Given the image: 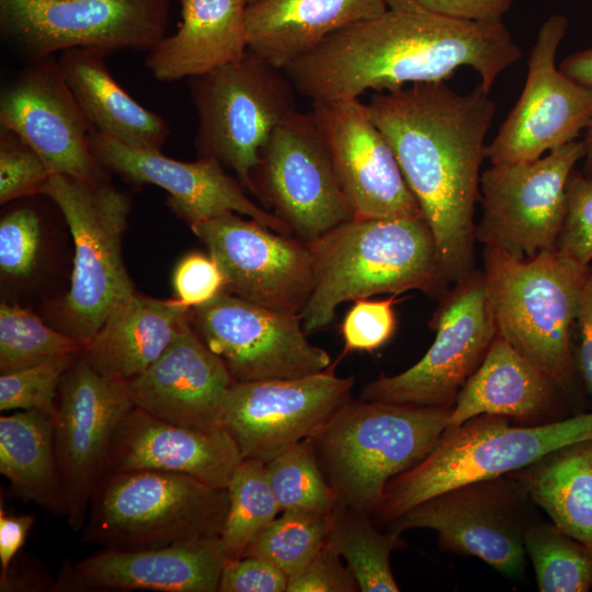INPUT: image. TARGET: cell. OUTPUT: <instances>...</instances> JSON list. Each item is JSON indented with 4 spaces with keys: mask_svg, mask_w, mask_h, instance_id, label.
I'll list each match as a JSON object with an SVG mask.
<instances>
[{
    "mask_svg": "<svg viewBox=\"0 0 592 592\" xmlns=\"http://www.w3.org/2000/svg\"><path fill=\"white\" fill-rule=\"evenodd\" d=\"M39 194L57 205L72 237L70 286L58 311L60 330L86 349L110 312L136 292L122 255L130 198L109 180L65 174H52Z\"/></svg>",
    "mask_w": 592,
    "mask_h": 592,
    "instance_id": "obj_8",
    "label": "cell"
},
{
    "mask_svg": "<svg viewBox=\"0 0 592 592\" xmlns=\"http://www.w3.org/2000/svg\"><path fill=\"white\" fill-rule=\"evenodd\" d=\"M41 219L30 207L7 213L0 221V271L9 278L27 277L41 247Z\"/></svg>",
    "mask_w": 592,
    "mask_h": 592,
    "instance_id": "obj_41",
    "label": "cell"
},
{
    "mask_svg": "<svg viewBox=\"0 0 592 592\" xmlns=\"http://www.w3.org/2000/svg\"><path fill=\"white\" fill-rule=\"evenodd\" d=\"M266 470L281 512L331 514L338 505L335 492L321 470L310 439L269 460Z\"/></svg>",
    "mask_w": 592,
    "mask_h": 592,
    "instance_id": "obj_36",
    "label": "cell"
},
{
    "mask_svg": "<svg viewBox=\"0 0 592 592\" xmlns=\"http://www.w3.org/2000/svg\"><path fill=\"white\" fill-rule=\"evenodd\" d=\"M190 228L220 267L227 292L257 305L300 315L315 282L308 244L236 213Z\"/></svg>",
    "mask_w": 592,
    "mask_h": 592,
    "instance_id": "obj_19",
    "label": "cell"
},
{
    "mask_svg": "<svg viewBox=\"0 0 592 592\" xmlns=\"http://www.w3.org/2000/svg\"><path fill=\"white\" fill-rule=\"evenodd\" d=\"M90 146L107 172L134 184H153L167 191L168 206L189 226L236 213L292 236L277 216L253 202L239 180L213 158L181 161L169 158L161 149L132 147L95 130Z\"/></svg>",
    "mask_w": 592,
    "mask_h": 592,
    "instance_id": "obj_22",
    "label": "cell"
},
{
    "mask_svg": "<svg viewBox=\"0 0 592 592\" xmlns=\"http://www.w3.org/2000/svg\"><path fill=\"white\" fill-rule=\"evenodd\" d=\"M396 294L388 298H360L349 309L340 327L344 354L349 352H374L384 346L397 327L395 312Z\"/></svg>",
    "mask_w": 592,
    "mask_h": 592,
    "instance_id": "obj_42",
    "label": "cell"
},
{
    "mask_svg": "<svg viewBox=\"0 0 592 592\" xmlns=\"http://www.w3.org/2000/svg\"><path fill=\"white\" fill-rule=\"evenodd\" d=\"M174 297L189 309L204 306L226 291L225 277L207 252L185 254L172 273Z\"/></svg>",
    "mask_w": 592,
    "mask_h": 592,
    "instance_id": "obj_44",
    "label": "cell"
},
{
    "mask_svg": "<svg viewBox=\"0 0 592 592\" xmlns=\"http://www.w3.org/2000/svg\"><path fill=\"white\" fill-rule=\"evenodd\" d=\"M310 113L355 218L423 216L367 104L358 99L315 101Z\"/></svg>",
    "mask_w": 592,
    "mask_h": 592,
    "instance_id": "obj_20",
    "label": "cell"
},
{
    "mask_svg": "<svg viewBox=\"0 0 592 592\" xmlns=\"http://www.w3.org/2000/svg\"><path fill=\"white\" fill-rule=\"evenodd\" d=\"M440 14L477 22H497L508 13L513 0H417Z\"/></svg>",
    "mask_w": 592,
    "mask_h": 592,
    "instance_id": "obj_47",
    "label": "cell"
},
{
    "mask_svg": "<svg viewBox=\"0 0 592 592\" xmlns=\"http://www.w3.org/2000/svg\"><path fill=\"white\" fill-rule=\"evenodd\" d=\"M436 241L455 284L475 270V209L496 103L480 84L458 93L446 81L374 92L367 103Z\"/></svg>",
    "mask_w": 592,
    "mask_h": 592,
    "instance_id": "obj_2",
    "label": "cell"
},
{
    "mask_svg": "<svg viewBox=\"0 0 592 592\" xmlns=\"http://www.w3.org/2000/svg\"><path fill=\"white\" fill-rule=\"evenodd\" d=\"M105 53L71 48L57 62L94 130L137 148L162 149L170 135L166 119L144 107L110 72Z\"/></svg>",
    "mask_w": 592,
    "mask_h": 592,
    "instance_id": "obj_30",
    "label": "cell"
},
{
    "mask_svg": "<svg viewBox=\"0 0 592 592\" xmlns=\"http://www.w3.org/2000/svg\"><path fill=\"white\" fill-rule=\"evenodd\" d=\"M242 459L237 443L223 428H187L133 407L115 430L105 474L160 470L227 489Z\"/></svg>",
    "mask_w": 592,
    "mask_h": 592,
    "instance_id": "obj_24",
    "label": "cell"
},
{
    "mask_svg": "<svg viewBox=\"0 0 592 592\" xmlns=\"http://www.w3.org/2000/svg\"><path fill=\"white\" fill-rule=\"evenodd\" d=\"M330 516L306 511L281 512L253 538L243 556L263 559L291 577L325 545Z\"/></svg>",
    "mask_w": 592,
    "mask_h": 592,
    "instance_id": "obj_38",
    "label": "cell"
},
{
    "mask_svg": "<svg viewBox=\"0 0 592 592\" xmlns=\"http://www.w3.org/2000/svg\"><path fill=\"white\" fill-rule=\"evenodd\" d=\"M569 26L551 14L538 30L528 56L522 93L486 147L491 164L533 161L574 139L592 116V89L567 77L556 53Z\"/></svg>",
    "mask_w": 592,
    "mask_h": 592,
    "instance_id": "obj_18",
    "label": "cell"
},
{
    "mask_svg": "<svg viewBox=\"0 0 592 592\" xmlns=\"http://www.w3.org/2000/svg\"><path fill=\"white\" fill-rule=\"evenodd\" d=\"M559 69L577 83L592 89V47L567 56Z\"/></svg>",
    "mask_w": 592,
    "mask_h": 592,
    "instance_id": "obj_50",
    "label": "cell"
},
{
    "mask_svg": "<svg viewBox=\"0 0 592 592\" xmlns=\"http://www.w3.org/2000/svg\"><path fill=\"white\" fill-rule=\"evenodd\" d=\"M327 544L345 560L362 592H398L390 555L403 547L400 534L376 526L371 514L339 504L330 516Z\"/></svg>",
    "mask_w": 592,
    "mask_h": 592,
    "instance_id": "obj_33",
    "label": "cell"
},
{
    "mask_svg": "<svg viewBox=\"0 0 592 592\" xmlns=\"http://www.w3.org/2000/svg\"><path fill=\"white\" fill-rule=\"evenodd\" d=\"M561 395L540 368L497 333L460 389L447 428L486 413L506 417L519 425L556 422L565 419Z\"/></svg>",
    "mask_w": 592,
    "mask_h": 592,
    "instance_id": "obj_26",
    "label": "cell"
},
{
    "mask_svg": "<svg viewBox=\"0 0 592 592\" xmlns=\"http://www.w3.org/2000/svg\"><path fill=\"white\" fill-rule=\"evenodd\" d=\"M247 5H251L260 0H243Z\"/></svg>",
    "mask_w": 592,
    "mask_h": 592,
    "instance_id": "obj_52",
    "label": "cell"
},
{
    "mask_svg": "<svg viewBox=\"0 0 592 592\" xmlns=\"http://www.w3.org/2000/svg\"><path fill=\"white\" fill-rule=\"evenodd\" d=\"M35 517L31 514H8L3 506L0 509V587L9 574L16 554L25 543Z\"/></svg>",
    "mask_w": 592,
    "mask_h": 592,
    "instance_id": "obj_49",
    "label": "cell"
},
{
    "mask_svg": "<svg viewBox=\"0 0 592 592\" xmlns=\"http://www.w3.org/2000/svg\"><path fill=\"white\" fill-rule=\"evenodd\" d=\"M308 246L315 282L300 312L307 334L330 326L344 301L407 291L440 300L449 291L423 216L353 217Z\"/></svg>",
    "mask_w": 592,
    "mask_h": 592,
    "instance_id": "obj_3",
    "label": "cell"
},
{
    "mask_svg": "<svg viewBox=\"0 0 592 592\" xmlns=\"http://www.w3.org/2000/svg\"><path fill=\"white\" fill-rule=\"evenodd\" d=\"M585 440H592V412L542 425L513 424L497 414L476 415L446 428L420 463L388 481L373 520L387 526L433 496L506 476L549 452Z\"/></svg>",
    "mask_w": 592,
    "mask_h": 592,
    "instance_id": "obj_6",
    "label": "cell"
},
{
    "mask_svg": "<svg viewBox=\"0 0 592 592\" xmlns=\"http://www.w3.org/2000/svg\"><path fill=\"white\" fill-rule=\"evenodd\" d=\"M585 134L583 141L584 155H583V167L581 172L587 177L592 179V116L589 123L585 126Z\"/></svg>",
    "mask_w": 592,
    "mask_h": 592,
    "instance_id": "obj_51",
    "label": "cell"
},
{
    "mask_svg": "<svg viewBox=\"0 0 592 592\" xmlns=\"http://www.w3.org/2000/svg\"><path fill=\"white\" fill-rule=\"evenodd\" d=\"M228 559L219 537L164 547L102 548L62 572L60 590L218 592Z\"/></svg>",
    "mask_w": 592,
    "mask_h": 592,
    "instance_id": "obj_23",
    "label": "cell"
},
{
    "mask_svg": "<svg viewBox=\"0 0 592 592\" xmlns=\"http://www.w3.org/2000/svg\"><path fill=\"white\" fill-rule=\"evenodd\" d=\"M556 250L583 266L592 262V179L572 171L567 187V207Z\"/></svg>",
    "mask_w": 592,
    "mask_h": 592,
    "instance_id": "obj_43",
    "label": "cell"
},
{
    "mask_svg": "<svg viewBox=\"0 0 592 592\" xmlns=\"http://www.w3.org/2000/svg\"><path fill=\"white\" fill-rule=\"evenodd\" d=\"M133 407L126 383L100 374L82 354L61 380L53 417L54 445L65 519L73 532L84 527L115 430Z\"/></svg>",
    "mask_w": 592,
    "mask_h": 592,
    "instance_id": "obj_17",
    "label": "cell"
},
{
    "mask_svg": "<svg viewBox=\"0 0 592 592\" xmlns=\"http://www.w3.org/2000/svg\"><path fill=\"white\" fill-rule=\"evenodd\" d=\"M341 557L327 544L288 577L286 592H355L358 584Z\"/></svg>",
    "mask_w": 592,
    "mask_h": 592,
    "instance_id": "obj_45",
    "label": "cell"
},
{
    "mask_svg": "<svg viewBox=\"0 0 592 592\" xmlns=\"http://www.w3.org/2000/svg\"><path fill=\"white\" fill-rule=\"evenodd\" d=\"M525 553L540 592H588L592 588V548L553 522L532 521L525 530Z\"/></svg>",
    "mask_w": 592,
    "mask_h": 592,
    "instance_id": "obj_35",
    "label": "cell"
},
{
    "mask_svg": "<svg viewBox=\"0 0 592 592\" xmlns=\"http://www.w3.org/2000/svg\"><path fill=\"white\" fill-rule=\"evenodd\" d=\"M168 21L169 0H0L1 34L32 61L71 48L149 52Z\"/></svg>",
    "mask_w": 592,
    "mask_h": 592,
    "instance_id": "obj_11",
    "label": "cell"
},
{
    "mask_svg": "<svg viewBox=\"0 0 592 592\" xmlns=\"http://www.w3.org/2000/svg\"><path fill=\"white\" fill-rule=\"evenodd\" d=\"M227 489L160 470L105 474L91 499L82 540L111 549L164 547L219 537Z\"/></svg>",
    "mask_w": 592,
    "mask_h": 592,
    "instance_id": "obj_7",
    "label": "cell"
},
{
    "mask_svg": "<svg viewBox=\"0 0 592 592\" xmlns=\"http://www.w3.org/2000/svg\"><path fill=\"white\" fill-rule=\"evenodd\" d=\"M288 577L270 562L243 556L228 558L224 565L218 592H285Z\"/></svg>",
    "mask_w": 592,
    "mask_h": 592,
    "instance_id": "obj_46",
    "label": "cell"
},
{
    "mask_svg": "<svg viewBox=\"0 0 592 592\" xmlns=\"http://www.w3.org/2000/svg\"><path fill=\"white\" fill-rule=\"evenodd\" d=\"M198 125L197 157L213 158L236 173L250 192V175L275 128L297 112L296 89L284 73L248 52L189 78Z\"/></svg>",
    "mask_w": 592,
    "mask_h": 592,
    "instance_id": "obj_9",
    "label": "cell"
},
{
    "mask_svg": "<svg viewBox=\"0 0 592 592\" xmlns=\"http://www.w3.org/2000/svg\"><path fill=\"white\" fill-rule=\"evenodd\" d=\"M250 184L263 207L306 244L354 217L310 112L297 111L275 128L260 151Z\"/></svg>",
    "mask_w": 592,
    "mask_h": 592,
    "instance_id": "obj_13",
    "label": "cell"
},
{
    "mask_svg": "<svg viewBox=\"0 0 592 592\" xmlns=\"http://www.w3.org/2000/svg\"><path fill=\"white\" fill-rule=\"evenodd\" d=\"M429 327L435 339L426 353L406 371L364 385L360 399L453 408L497 335L482 270L476 269L449 288L439 300Z\"/></svg>",
    "mask_w": 592,
    "mask_h": 592,
    "instance_id": "obj_10",
    "label": "cell"
},
{
    "mask_svg": "<svg viewBox=\"0 0 592 592\" xmlns=\"http://www.w3.org/2000/svg\"><path fill=\"white\" fill-rule=\"evenodd\" d=\"M506 476L557 527L592 548V440L549 452Z\"/></svg>",
    "mask_w": 592,
    "mask_h": 592,
    "instance_id": "obj_32",
    "label": "cell"
},
{
    "mask_svg": "<svg viewBox=\"0 0 592 592\" xmlns=\"http://www.w3.org/2000/svg\"><path fill=\"white\" fill-rule=\"evenodd\" d=\"M0 124L44 160L52 174L109 180L94 157V128L66 83L57 58L34 60L1 92Z\"/></svg>",
    "mask_w": 592,
    "mask_h": 592,
    "instance_id": "obj_21",
    "label": "cell"
},
{
    "mask_svg": "<svg viewBox=\"0 0 592 592\" xmlns=\"http://www.w3.org/2000/svg\"><path fill=\"white\" fill-rule=\"evenodd\" d=\"M533 504L522 485L502 476L462 485L414 505L387 525L401 535L412 528L437 533L441 549L474 556L505 577L525 567L524 533Z\"/></svg>",
    "mask_w": 592,
    "mask_h": 592,
    "instance_id": "obj_14",
    "label": "cell"
},
{
    "mask_svg": "<svg viewBox=\"0 0 592 592\" xmlns=\"http://www.w3.org/2000/svg\"><path fill=\"white\" fill-rule=\"evenodd\" d=\"M583 155L582 139H574L536 160L491 164L481 172L477 242L517 259L556 250L568 182Z\"/></svg>",
    "mask_w": 592,
    "mask_h": 592,
    "instance_id": "obj_12",
    "label": "cell"
},
{
    "mask_svg": "<svg viewBox=\"0 0 592 592\" xmlns=\"http://www.w3.org/2000/svg\"><path fill=\"white\" fill-rule=\"evenodd\" d=\"M232 383L224 362L190 325L126 387L134 407L174 424L213 430L221 428L223 402Z\"/></svg>",
    "mask_w": 592,
    "mask_h": 592,
    "instance_id": "obj_25",
    "label": "cell"
},
{
    "mask_svg": "<svg viewBox=\"0 0 592 592\" xmlns=\"http://www.w3.org/2000/svg\"><path fill=\"white\" fill-rule=\"evenodd\" d=\"M354 377L323 372L297 377L234 382L223 402L220 424L243 458L267 463L314 437L351 399Z\"/></svg>",
    "mask_w": 592,
    "mask_h": 592,
    "instance_id": "obj_16",
    "label": "cell"
},
{
    "mask_svg": "<svg viewBox=\"0 0 592 592\" xmlns=\"http://www.w3.org/2000/svg\"><path fill=\"white\" fill-rule=\"evenodd\" d=\"M52 175L41 156L9 129L0 134V203L37 195Z\"/></svg>",
    "mask_w": 592,
    "mask_h": 592,
    "instance_id": "obj_40",
    "label": "cell"
},
{
    "mask_svg": "<svg viewBox=\"0 0 592 592\" xmlns=\"http://www.w3.org/2000/svg\"><path fill=\"white\" fill-rule=\"evenodd\" d=\"M452 409L350 399L310 439L338 503L373 515L388 481L432 451Z\"/></svg>",
    "mask_w": 592,
    "mask_h": 592,
    "instance_id": "obj_4",
    "label": "cell"
},
{
    "mask_svg": "<svg viewBox=\"0 0 592 592\" xmlns=\"http://www.w3.org/2000/svg\"><path fill=\"white\" fill-rule=\"evenodd\" d=\"M190 318L234 382L304 377L331 365L330 355L307 339L299 314L257 305L225 291L190 309Z\"/></svg>",
    "mask_w": 592,
    "mask_h": 592,
    "instance_id": "obj_15",
    "label": "cell"
},
{
    "mask_svg": "<svg viewBox=\"0 0 592 592\" xmlns=\"http://www.w3.org/2000/svg\"><path fill=\"white\" fill-rule=\"evenodd\" d=\"M228 510L219 535L228 558H240L253 538L280 513L266 463L243 458L227 487Z\"/></svg>",
    "mask_w": 592,
    "mask_h": 592,
    "instance_id": "obj_34",
    "label": "cell"
},
{
    "mask_svg": "<svg viewBox=\"0 0 592 592\" xmlns=\"http://www.w3.org/2000/svg\"><path fill=\"white\" fill-rule=\"evenodd\" d=\"M521 56L502 21L455 19L417 0H387L383 13L331 34L283 71L312 102L446 81L460 67L474 69L490 92Z\"/></svg>",
    "mask_w": 592,
    "mask_h": 592,
    "instance_id": "obj_1",
    "label": "cell"
},
{
    "mask_svg": "<svg viewBox=\"0 0 592 592\" xmlns=\"http://www.w3.org/2000/svg\"><path fill=\"white\" fill-rule=\"evenodd\" d=\"M81 354H65L1 374L0 410H38L53 418L61 380Z\"/></svg>",
    "mask_w": 592,
    "mask_h": 592,
    "instance_id": "obj_39",
    "label": "cell"
},
{
    "mask_svg": "<svg viewBox=\"0 0 592 592\" xmlns=\"http://www.w3.org/2000/svg\"><path fill=\"white\" fill-rule=\"evenodd\" d=\"M574 326L579 338L574 354L577 368L592 400V262L581 292Z\"/></svg>",
    "mask_w": 592,
    "mask_h": 592,
    "instance_id": "obj_48",
    "label": "cell"
},
{
    "mask_svg": "<svg viewBox=\"0 0 592 592\" xmlns=\"http://www.w3.org/2000/svg\"><path fill=\"white\" fill-rule=\"evenodd\" d=\"M84 345L46 325L18 304L0 306V373H10L65 354H81Z\"/></svg>",
    "mask_w": 592,
    "mask_h": 592,
    "instance_id": "obj_37",
    "label": "cell"
},
{
    "mask_svg": "<svg viewBox=\"0 0 592 592\" xmlns=\"http://www.w3.org/2000/svg\"><path fill=\"white\" fill-rule=\"evenodd\" d=\"M243 0H182L174 34L148 52L145 65L160 81H177L243 58L248 49Z\"/></svg>",
    "mask_w": 592,
    "mask_h": 592,
    "instance_id": "obj_29",
    "label": "cell"
},
{
    "mask_svg": "<svg viewBox=\"0 0 592 592\" xmlns=\"http://www.w3.org/2000/svg\"><path fill=\"white\" fill-rule=\"evenodd\" d=\"M190 325V309L175 297L135 292L110 312L82 355L100 374L126 383L155 363Z\"/></svg>",
    "mask_w": 592,
    "mask_h": 592,
    "instance_id": "obj_28",
    "label": "cell"
},
{
    "mask_svg": "<svg viewBox=\"0 0 592 592\" xmlns=\"http://www.w3.org/2000/svg\"><path fill=\"white\" fill-rule=\"evenodd\" d=\"M482 257L497 333L568 394L578 374L571 334L590 265L557 250L517 259L483 247Z\"/></svg>",
    "mask_w": 592,
    "mask_h": 592,
    "instance_id": "obj_5",
    "label": "cell"
},
{
    "mask_svg": "<svg viewBox=\"0 0 592 592\" xmlns=\"http://www.w3.org/2000/svg\"><path fill=\"white\" fill-rule=\"evenodd\" d=\"M386 9L387 0H260L247 7L248 49L283 70L331 34Z\"/></svg>",
    "mask_w": 592,
    "mask_h": 592,
    "instance_id": "obj_27",
    "label": "cell"
},
{
    "mask_svg": "<svg viewBox=\"0 0 592 592\" xmlns=\"http://www.w3.org/2000/svg\"><path fill=\"white\" fill-rule=\"evenodd\" d=\"M0 473L14 496L65 517L52 417L38 410H16L0 417Z\"/></svg>",
    "mask_w": 592,
    "mask_h": 592,
    "instance_id": "obj_31",
    "label": "cell"
}]
</instances>
